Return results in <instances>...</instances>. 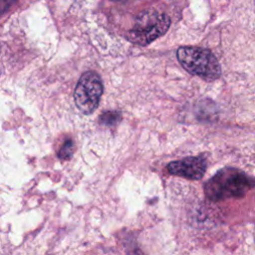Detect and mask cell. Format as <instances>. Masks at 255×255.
<instances>
[{"instance_id": "4", "label": "cell", "mask_w": 255, "mask_h": 255, "mask_svg": "<svg viewBox=\"0 0 255 255\" xmlns=\"http://www.w3.org/2000/svg\"><path fill=\"white\" fill-rule=\"evenodd\" d=\"M103 91L101 77L93 71L85 72L80 77L74 92L77 108L85 115L92 114L99 106Z\"/></svg>"}, {"instance_id": "2", "label": "cell", "mask_w": 255, "mask_h": 255, "mask_svg": "<svg viewBox=\"0 0 255 255\" xmlns=\"http://www.w3.org/2000/svg\"><path fill=\"white\" fill-rule=\"evenodd\" d=\"M176 55L181 66L192 75L206 81L216 80L221 75L220 64L208 49L184 46L178 48Z\"/></svg>"}, {"instance_id": "5", "label": "cell", "mask_w": 255, "mask_h": 255, "mask_svg": "<svg viewBox=\"0 0 255 255\" xmlns=\"http://www.w3.org/2000/svg\"><path fill=\"white\" fill-rule=\"evenodd\" d=\"M169 173L192 180L201 179L206 170V160L201 156H188L171 161L166 166Z\"/></svg>"}, {"instance_id": "1", "label": "cell", "mask_w": 255, "mask_h": 255, "mask_svg": "<svg viewBox=\"0 0 255 255\" xmlns=\"http://www.w3.org/2000/svg\"><path fill=\"white\" fill-rule=\"evenodd\" d=\"M252 180L246 173L235 167L217 171L204 184L205 196L211 201L242 197L252 187Z\"/></svg>"}, {"instance_id": "3", "label": "cell", "mask_w": 255, "mask_h": 255, "mask_svg": "<svg viewBox=\"0 0 255 255\" xmlns=\"http://www.w3.org/2000/svg\"><path fill=\"white\" fill-rule=\"evenodd\" d=\"M170 23V17L164 13L145 12L137 17L133 28L128 31L126 38L133 44L145 46L165 34Z\"/></svg>"}, {"instance_id": "6", "label": "cell", "mask_w": 255, "mask_h": 255, "mask_svg": "<svg viewBox=\"0 0 255 255\" xmlns=\"http://www.w3.org/2000/svg\"><path fill=\"white\" fill-rule=\"evenodd\" d=\"M121 121V113L117 111H107L100 116V123L104 126L112 127Z\"/></svg>"}, {"instance_id": "7", "label": "cell", "mask_w": 255, "mask_h": 255, "mask_svg": "<svg viewBox=\"0 0 255 255\" xmlns=\"http://www.w3.org/2000/svg\"><path fill=\"white\" fill-rule=\"evenodd\" d=\"M74 147H75L74 141L71 138L66 139L64 141L63 145L61 146L60 150H59L58 156L61 159H69V158H71L73 153H74Z\"/></svg>"}]
</instances>
